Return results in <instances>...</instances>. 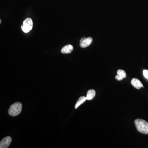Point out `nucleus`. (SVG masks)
<instances>
[{
	"instance_id": "1",
	"label": "nucleus",
	"mask_w": 148,
	"mask_h": 148,
	"mask_svg": "<svg viewBox=\"0 0 148 148\" xmlns=\"http://www.w3.org/2000/svg\"><path fill=\"white\" fill-rule=\"evenodd\" d=\"M135 127L140 133L145 135H148V123L144 120L135 119Z\"/></svg>"
},
{
	"instance_id": "2",
	"label": "nucleus",
	"mask_w": 148,
	"mask_h": 148,
	"mask_svg": "<svg viewBox=\"0 0 148 148\" xmlns=\"http://www.w3.org/2000/svg\"><path fill=\"white\" fill-rule=\"evenodd\" d=\"M21 110L22 104L19 102H16L10 106L8 110V113L11 116H16L21 113Z\"/></svg>"
},
{
	"instance_id": "3",
	"label": "nucleus",
	"mask_w": 148,
	"mask_h": 148,
	"mask_svg": "<svg viewBox=\"0 0 148 148\" xmlns=\"http://www.w3.org/2000/svg\"><path fill=\"white\" fill-rule=\"evenodd\" d=\"M33 27L32 19L30 18H27L24 20L23 25L21 26V29L24 33H28L32 30Z\"/></svg>"
},
{
	"instance_id": "4",
	"label": "nucleus",
	"mask_w": 148,
	"mask_h": 148,
	"mask_svg": "<svg viewBox=\"0 0 148 148\" xmlns=\"http://www.w3.org/2000/svg\"><path fill=\"white\" fill-rule=\"evenodd\" d=\"M92 41V39L91 37H84L80 41V46L82 48L87 47L91 44Z\"/></svg>"
},
{
	"instance_id": "5",
	"label": "nucleus",
	"mask_w": 148,
	"mask_h": 148,
	"mask_svg": "<svg viewBox=\"0 0 148 148\" xmlns=\"http://www.w3.org/2000/svg\"><path fill=\"white\" fill-rule=\"evenodd\" d=\"M11 142L12 138L10 137H6L4 138L0 142V148H8Z\"/></svg>"
},
{
	"instance_id": "6",
	"label": "nucleus",
	"mask_w": 148,
	"mask_h": 148,
	"mask_svg": "<svg viewBox=\"0 0 148 148\" xmlns=\"http://www.w3.org/2000/svg\"><path fill=\"white\" fill-rule=\"evenodd\" d=\"M117 74L115 79L118 81H121L126 77V73L123 70L119 69L117 71Z\"/></svg>"
},
{
	"instance_id": "7",
	"label": "nucleus",
	"mask_w": 148,
	"mask_h": 148,
	"mask_svg": "<svg viewBox=\"0 0 148 148\" xmlns=\"http://www.w3.org/2000/svg\"><path fill=\"white\" fill-rule=\"evenodd\" d=\"M131 83L135 88L140 89L141 88L144 87L142 83L138 79L133 78L131 81Z\"/></svg>"
},
{
	"instance_id": "8",
	"label": "nucleus",
	"mask_w": 148,
	"mask_h": 148,
	"mask_svg": "<svg viewBox=\"0 0 148 148\" xmlns=\"http://www.w3.org/2000/svg\"><path fill=\"white\" fill-rule=\"evenodd\" d=\"M73 50V47L71 45H68L62 48L61 50V53L64 54H68L71 53Z\"/></svg>"
},
{
	"instance_id": "9",
	"label": "nucleus",
	"mask_w": 148,
	"mask_h": 148,
	"mask_svg": "<svg viewBox=\"0 0 148 148\" xmlns=\"http://www.w3.org/2000/svg\"><path fill=\"white\" fill-rule=\"evenodd\" d=\"M95 91L93 89H90L88 90L87 92V95H86V100L88 101L92 100L95 97Z\"/></svg>"
},
{
	"instance_id": "10",
	"label": "nucleus",
	"mask_w": 148,
	"mask_h": 148,
	"mask_svg": "<svg viewBox=\"0 0 148 148\" xmlns=\"http://www.w3.org/2000/svg\"><path fill=\"white\" fill-rule=\"evenodd\" d=\"M86 100H86V97L81 96V97H80L79 99H78L76 103L75 106V108H77L85 102Z\"/></svg>"
},
{
	"instance_id": "11",
	"label": "nucleus",
	"mask_w": 148,
	"mask_h": 148,
	"mask_svg": "<svg viewBox=\"0 0 148 148\" xmlns=\"http://www.w3.org/2000/svg\"><path fill=\"white\" fill-rule=\"evenodd\" d=\"M143 75L145 77L148 79V71L147 70H145L143 71Z\"/></svg>"
},
{
	"instance_id": "12",
	"label": "nucleus",
	"mask_w": 148,
	"mask_h": 148,
	"mask_svg": "<svg viewBox=\"0 0 148 148\" xmlns=\"http://www.w3.org/2000/svg\"><path fill=\"white\" fill-rule=\"evenodd\" d=\"M1 20H0V24H1Z\"/></svg>"
}]
</instances>
